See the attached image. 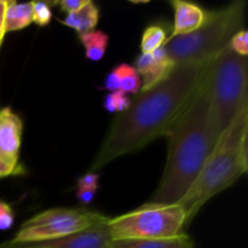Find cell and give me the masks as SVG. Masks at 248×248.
I'll use <instances>...</instances> for the list:
<instances>
[{
	"mask_svg": "<svg viewBox=\"0 0 248 248\" xmlns=\"http://www.w3.org/2000/svg\"><path fill=\"white\" fill-rule=\"evenodd\" d=\"M212 61L178 65L159 85L138 92L130 108L113 120L90 172L102 170L118 157L140 152L156 138L165 137L199 91Z\"/></svg>",
	"mask_w": 248,
	"mask_h": 248,
	"instance_id": "cell-1",
	"label": "cell"
},
{
	"mask_svg": "<svg viewBox=\"0 0 248 248\" xmlns=\"http://www.w3.org/2000/svg\"><path fill=\"white\" fill-rule=\"evenodd\" d=\"M165 137L166 165L149 202L174 205L194 183L219 138L211 121L203 82Z\"/></svg>",
	"mask_w": 248,
	"mask_h": 248,
	"instance_id": "cell-2",
	"label": "cell"
},
{
	"mask_svg": "<svg viewBox=\"0 0 248 248\" xmlns=\"http://www.w3.org/2000/svg\"><path fill=\"white\" fill-rule=\"evenodd\" d=\"M248 171V104L222 132L194 183L178 201L186 225L213 196L227 190Z\"/></svg>",
	"mask_w": 248,
	"mask_h": 248,
	"instance_id": "cell-3",
	"label": "cell"
},
{
	"mask_svg": "<svg viewBox=\"0 0 248 248\" xmlns=\"http://www.w3.org/2000/svg\"><path fill=\"white\" fill-rule=\"evenodd\" d=\"M246 5L245 0H237L220 10H207L200 28L169 39L164 46L174 65L208 62L219 55L229 46L232 36L244 29Z\"/></svg>",
	"mask_w": 248,
	"mask_h": 248,
	"instance_id": "cell-4",
	"label": "cell"
},
{
	"mask_svg": "<svg viewBox=\"0 0 248 248\" xmlns=\"http://www.w3.org/2000/svg\"><path fill=\"white\" fill-rule=\"evenodd\" d=\"M247 80V57L235 53L229 46L211 62L203 89L211 121L219 136L248 104Z\"/></svg>",
	"mask_w": 248,
	"mask_h": 248,
	"instance_id": "cell-5",
	"label": "cell"
},
{
	"mask_svg": "<svg viewBox=\"0 0 248 248\" xmlns=\"http://www.w3.org/2000/svg\"><path fill=\"white\" fill-rule=\"evenodd\" d=\"M186 212L178 205L145 203L131 212L108 220L113 240L169 239L182 234Z\"/></svg>",
	"mask_w": 248,
	"mask_h": 248,
	"instance_id": "cell-6",
	"label": "cell"
},
{
	"mask_svg": "<svg viewBox=\"0 0 248 248\" xmlns=\"http://www.w3.org/2000/svg\"><path fill=\"white\" fill-rule=\"evenodd\" d=\"M103 215L84 208H51L29 218L22 224L10 244L50 241L91 227Z\"/></svg>",
	"mask_w": 248,
	"mask_h": 248,
	"instance_id": "cell-7",
	"label": "cell"
},
{
	"mask_svg": "<svg viewBox=\"0 0 248 248\" xmlns=\"http://www.w3.org/2000/svg\"><path fill=\"white\" fill-rule=\"evenodd\" d=\"M109 218L104 217L91 227L56 240L33 244H7L0 248H111Z\"/></svg>",
	"mask_w": 248,
	"mask_h": 248,
	"instance_id": "cell-8",
	"label": "cell"
},
{
	"mask_svg": "<svg viewBox=\"0 0 248 248\" xmlns=\"http://www.w3.org/2000/svg\"><path fill=\"white\" fill-rule=\"evenodd\" d=\"M133 68L140 78V91H147L166 80L176 65L165 50V46H161L154 52L140 53L136 58Z\"/></svg>",
	"mask_w": 248,
	"mask_h": 248,
	"instance_id": "cell-9",
	"label": "cell"
},
{
	"mask_svg": "<svg viewBox=\"0 0 248 248\" xmlns=\"http://www.w3.org/2000/svg\"><path fill=\"white\" fill-rule=\"evenodd\" d=\"M22 133V119L10 108L0 110V159L14 167L22 166L18 161Z\"/></svg>",
	"mask_w": 248,
	"mask_h": 248,
	"instance_id": "cell-10",
	"label": "cell"
},
{
	"mask_svg": "<svg viewBox=\"0 0 248 248\" xmlns=\"http://www.w3.org/2000/svg\"><path fill=\"white\" fill-rule=\"evenodd\" d=\"M171 5L174 10V23L167 40L193 33L202 26L207 17V10L193 2L172 0Z\"/></svg>",
	"mask_w": 248,
	"mask_h": 248,
	"instance_id": "cell-11",
	"label": "cell"
},
{
	"mask_svg": "<svg viewBox=\"0 0 248 248\" xmlns=\"http://www.w3.org/2000/svg\"><path fill=\"white\" fill-rule=\"evenodd\" d=\"M104 89L110 92L123 91L137 94L140 91V78L133 65L121 63L114 67L104 80Z\"/></svg>",
	"mask_w": 248,
	"mask_h": 248,
	"instance_id": "cell-12",
	"label": "cell"
},
{
	"mask_svg": "<svg viewBox=\"0 0 248 248\" xmlns=\"http://www.w3.org/2000/svg\"><path fill=\"white\" fill-rule=\"evenodd\" d=\"M111 248H194L186 234H179L169 239L149 240H113Z\"/></svg>",
	"mask_w": 248,
	"mask_h": 248,
	"instance_id": "cell-13",
	"label": "cell"
},
{
	"mask_svg": "<svg viewBox=\"0 0 248 248\" xmlns=\"http://www.w3.org/2000/svg\"><path fill=\"white\" fill-rule=\"evenodd\" d=\"M99 19V9L93 1L89 0L84 7L77 12L67 15L62 23L69 28L77 31L79 34L94 31Z\"/></svg>",
	"mask_w": 248,
	"mask_h": 248,
	"instance_id": "cell-14",
	"label": "cell"
},
{
	"mask_svg": "<svg viewBox=\"0 0 248 248\" xmlns=\"http://www.w3.org/2000/svg\"><path fill=\"white\" fill-rule=\"evenodd\" d=\"M33 23V10L31 2L9 1L4 17L5 33L22 31Z\"/></svg>",
	"mask_w": 248,
	"mask_h": 248,
	"instance_id": "cell-15",
	"label": "cell"
},
{
	"mask_svg": "<svg viewBox=\"0 0 248 248\" xmlns=\"http://www.w3.org/2000/svg\"><path fill=\"white\" fill-rule=\"evenodd\" d=\"M80 43L85 48V56L92 62H98L104 57L109 45V36L102 31H87L79 34Z\"/></svg>",
	"mask_w": 248,
	"mask_h": 248,
	"instance_id": "cell-16",
	"label": "cell"
},
{
	"mask_svg": "<svg viewBox=\"0 0 248 248\" xmlns=\"http://www.w3.org/2000/svg\"><path fill=\"white\" fill-rule=\"evenodd\" d=\"M170 31V26L165 22L159 21L155 23L149 24L144 29L140 39V50L143 53L154 52L159 47L164 46L166 44L167 33Z\"/></svg>",
	"mask_w": 248,
	"mask_h": 248,
	"instance_id": "cell-17",
	"label": "cell"
},
{
	"mask_svg": "<svg viewBox=\"0 0 248 248\" xmlns=\"http://www.w3.org/2000/svg\"><path fill=\"white\" fill-rule=\"evenodd\" d=\"M131 101L132 98H130L125 92L114 91L107 94L104 99V108L109 113H124L130 108Z\"/></svg>",
	"mask_w": 248,
	"mask_h": 248,
	"instance_id": "cell-18",
	"label": "cell"
},
{
	"mask_svg": "<svg viewBox=\"0 0 248 248\" xmlns=\"http://www.w3.org/2000/svg\"><path fill=\"white\" fill-rule=\"evenodd\" d=\"M33 22L40 27H45L52 21V10L50 4L45 1H31Z\"/></svg>",
	"mask_w": 248,
	"mask_h": 248,
	"instance_id": "cell-19",
	"label": "cell"
},
{
	"mask_svg": "<svg viewBox=\"0 0 248 248\" xmlns=\"http://www.w3.org/2000/svg\"><path fill=\"white\" fill-rule=\"evenodd\" d=\"M229 47L237 55L247 57L248 55V33L246 29H241L232 38Z\"/></svg>",
	"mask_w": 248,
	"mask_h": 248,
	"instance_id": "cell-20",
	"label": "cell"
},
{
	"mask_svg": "<svg viewBox=\"0 0 248 248\" xmlns=\"http://www.w3.org/2000/svg\"><path fill=\"white\" fill-rule=\"evenodd\" d=\"M15 223V213L11 206L0 200V230H9Z\"/></svg>",
	"mask_w": 248,
	"mask_h": 248,
	"instance_id": "cell-21",
	"label": "cell"
},
{
	"mask_svg": "<svg viewBox=\"0 0 248 248\" xmlns=\"http://www.w3.org/2000/svg\"><path fill=\"white\" fill-rule=\"evenodd\" d=\"M99 188V176L96 172H89L78 179V189L97 191Z\"/></svg>",
	"mask_w": 248,
	"mask_h": 248,
	"instance_id": "cell-22",
	"label": "cell"
},
{
	"mask_svg": "<svg viewBox=\"0 0 248 248\" xmlns=\"http://www.w3.org/2000/svg\"><path fill=\"white\" fill-rule=\"evenodd\" d=\"M87 1L89 0H62V1L52 2V5H57L61 11L69 15L79 11L81 7H84L87 4Z\"/></svg>",
	"mask_w": 248,
	"mask_h": 248,
	"instance_id": "cell-23",
	"label": "cell"
},
{
	"mask_svg": "<svg viewBox=\"0 0 248 248\" xmlns=\"http://www.w3.org/2000/svg\"><path fill=\"white\" fill-rule=\"evenodd\" d=\"M24 169L23 166L19 167H14L11 165L6 164L4 160L0 159V178H5V177L10 176H21L24 174Z\"/></svg>",
	"mask_w": 248,
	"mask_h": 248,
	"instance_id": "cell-24",
	"label": "cell"
},
{
	"mask_svg": "<svg viewBox=\"0 0 248 248\" xmlns=\"http://www.w3.org/2000/svg\"><path fill=\"white\" fill-rule=\"evenodd\" d=\"M97 191L87 190V189H78L77 190V199L81 203H90L96 196Z\"/></svg>",
	"mask_w": 248,
	"mask_h": 248,
	"instance_id": "cell-25",
	"label": "cell"
},
{
	"mask_svg": "<svg viewBox=\"0 0 248 248\" xmlns=\"http://www.w3.org/2000/svg\"><path fill=\"white\" fill-rule=\"evenodd\" d=\"M7 4H9V1H6V0H0V21H4Z\"/></svg>",
	"mask_w": 248,
	"mask_h": 248,
	"instance_id": "cell-26",
	"label": "cell"
},
{
	"mask_svg": "<svg viewBox=\"0 0 248 248\" xmlns=\"http://www.w3.org/2000/svg\"><path fill=\"white\" fill-rule=\"evenodd\" d=\"M5 28H4V21H0V40H4L5 36Z\"/></svg>",
	"mask_w": 248,
	"mask_h": 248,
	"instance_id": "cell-27",
	"label": "cell"
},
{
	"mask_svg": "<svg viewBox=\"0 0 248 248\" xmlns=\"http://www.w3.org/2000/svg\"><path fill=\"white\" fill-rule=\"evenodd\" d=\"M1 44H2V40H0V47H1Z\"/></svg>",
	"mask_w": 248,
	"mask_h": 248,
	"instance_id": "cell-28",
	"label": "cell"
}]
</instances>
